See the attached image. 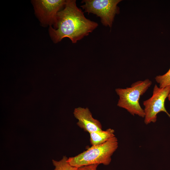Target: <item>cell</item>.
<instances>
[{
  "instance_id": "1",
  "label": "cell",
  "mask_w": 170,
  "mask_h": 170,
  "mask_svg": "<svg viewBox=\"0 0 170 170\" xmlns=\"http://www.w3.org/2000/svg\"><path fill=\"white\" fill-rule=\"evenodd\" d=\"M98 24L87 18L84 12L76 5V0H66L64 8L57 14L53 26H49V36L54 43L68 37L76 43L92 32Z\"/></svg>"
},
{
  "instance_id": "2",
  "label": "cell",
  "mask_w": 170,
  "mask_h": 170,
  "mask_svg": "<svg viewBox=\"0 0 170 170\" xmlns=\"http://www.w3.org/2000/svg\"><path fill=\"white\" fill-rule=\"evenodd\" d=\"M118 146V140L115 136L103 144L92 146L77 156L68 158L67 162L76 168L94 164L108 165Z\"/></svg>"
},
{
  "instance_id": "3",
  "label": "cell",
  "mask_w": 170,
  "mask_h": 170,
  "mask_svg": "<svg viewBox=\"0 0 170 170\" xmlns=\"http://www.w3.org/2000/svg\"><path fill=\"white\" fill-rule=\"evenodd\" d=\"M152 84V82L147 79L133 83L130 87L117 88L115 91L119 96L117 105L126 109L133 116L144 117V109L139 103L140 96L144 94Z\"/></svg>"
},
{
  "instance_id": "4",
  "label": "cell",
  "mask_w": 170,
  "mask_h": 170,
  "mask_svg": "<svg viewBox=\"0 0 170 170\" xmlns=\"http://www.w3.org/2000/svg\"><path fill=\"white\" fill-rule=\"evenodd\" d=\"M120 0H83L81 7L85 12L99 17L104 26L112 27L114 18L119 13L117 6Z\"/></svg>"
},
{
  "instance_id": "5",
  "label": "cell",
  "mask_w": 170,
  "mask_h": 170,
  "mask_svg": "<svg viewBox=\"0 0 170 170\" xmlns=\"http://www.w3.org/2000/svg\"><path fill=\"white\" fill-rule=\"evenodd\" d=\"M170 92V85L164 88L158 87L155 84L153 89L152 96L143 102L144 107V122L148 125L155 123L157 120V115L163 111L170 118V114L165 106V102Z\"/></svg>"
},
{
  "instance_id": "6",
  "label": "cell",
  "mask_w": 170,
  "mask_h": 170,
  "mask_svg": "<svg viewBox=\"0 0 170 170\" xmlns=\"http://www.w3.org/2000/svg\"><path fill=\"white\" fill-rule=\"evenodd\" d=\"M66 0H33L31 1L35 14L44 27L53 26L58 13L65 6Z\"/></svg>"
},
{
  "instance_id": "7",
  "label": "cell",
  "mask_w": 170,
  "mask_h": 170,
  "mask_svg": "<svg viewBox=\"0 0 170 170\" xmlns=\"http://www.w3.org/2000/svg\"><path fill=\"white\" fill-rule=\"evenodd\" d=\"M73 114L78 120L77 125L85 131L89 133L102 130L100 122L94 118L88 108L78 107L75 109Z\"/></svg>"
},
{
  "instance_id": "8",
  "label": "cell",
  "mask_w": 170,
  "mask_h": 170,
  "mask_svg": "<svg viewBox=\"0 0 170 170\" xmlns=\"http://www.w3.org/2000/svg\"><path fill=\"white\" fill-rule=\"evenodd\" d=\"M114 133V130L111 128L91 133H89L91 144L95 146L103 144L115 137Z\"/></svg>"
},
{
  "instance_id": "9",
  "label": "cell",
  "mask_w": 170,
  "mask_h": 170,
  "mask_svg": "<svg viewBox=\"0 0 170 170\" xmlns=\"http://www.w3.org/2000/svg\"><path fill=\"white\" fill-rule=\"evenodd\" d=\"M67 159L66 156H64L59 161L52 160V163L55 167L53 170H76L77 168L70 165L67 162Z\"/></svg>"
},
{
  "instance_id": "10",
  "label": "cell",
  "mask_w": 170,
  "mask_h": 170,
  "mask_svg": "<svg viewBox=\"0 0 170 170\" xmlns=\"http://www.w3.org/2000/svg\"><path fill=\"white\" fill-rule=\"evenodd\" d=\"M156 82L159 85L160 88H164L170 85V68L165 74L159 75L155 77Z\"/></svg>"
},
{
  "instance_id": "11",
  "label": "cell",
  "mask_w": 170,
  "mask_h": 170,
  "mask_svg": "<svg viewBox=\"0 0 170 170\" xmlns=\"http://www.w3.org/2000/svg\"><path fill=\"white\" fill-rule=\"evenodd\" d=\"M99 165L98 164H94L83 166L77 167L76 170H97Z\"/></svg>"
},
{
  "instance_id": "12",
  "label": "cell",
  "mask_w": 170,
  "mask_h": 170,
  "mask_svg": "<svg viewBox=\"0 0 170 170\" xmlns=\"http://www.w3.org/2000/svg\"><path fill=\"white\" fill-rule=\"evenodd\" d=\"M168 100L169 101H170V93H169V95H168Z\"/></svg>"
}]
</instances>
